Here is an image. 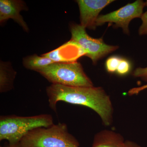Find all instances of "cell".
<instances>
[{
	"label": "cell",
	"mask_w": 147,
	"mask_h": 147,
	"mask_svg": "<svg viewBox=\"0 0 147 147\" xmlns=\"http://www.w3.org/2000/svg\"><path fill=\"white\" fill-rule=\"evenodd\" d=\"M16 74L10 64L1 62L0 65V92L9 91L13 88V82Z\"/></svg>",
	"instance_id": "10"
},
{
	"label": "cell",
	"mask_w": 147,
	"mask_h": 147,
	"mask_svg": "<svg viewBox=\"0 0 147 147\" xmlns=\"http://www.w3.org/2000/svg\"><path fill=\"white\" fill-rule=\"evenodd\" d=\"M113 0H78L81 25L85 28L95 30L99 13L114 2Z\"/></svg>",
	"instance_id": "7"
},
{
	"label": "cell",
	"mask_w": 147,
	"mask_h": 147,
	"mask_svg": "<svg viewBox=\"0 0 147 147\" xmlns=\"http://www.w3.org/2000/svg\"><path fill=\"white\" fill-rule=\"evenodd\" d=\"M26 3L20 0L0 1V22L2 24L8 19H12L25 31H29L28 25L20 14L22 10H28Z\"/></svg>",
	"instance_id": "8"
},
{
	"label": "cell",
	"mask_w": 147,
	"mask_h": 147,
	"mask_svg": "<svg viewBox=\"0 0 147 147\" xmlns=\"http://www.w3.org/2000/svg\"><path fill=\"white\" fill-rule=\"evenodd\" d=\"M123 147H142L136 142L130 140H125Z\"/></svg>",
	"instance_id": "16"
},
{
	"label": "cell",
	"mask_w": 147,
	"mask_h": 147,
	"mask_svg": "<svg viewBox=\"0 0 147 147\" xmlns=\"http://www.w3.org/2000/svg\"><path fill=\"white\" fill-rule=\"evenodd\" d=\"M142 24L139 27L138 33L140 36L147 35V11L142 14Z\"/></svg>",
	"instance_id": "15"
},
{
	"label": "cell",
	"mask_w": 147,
	"mask_h": 147,
	"mask_svg": "<svg viewBox=\"0 0 147 147\" xmlns=\"http://www.w3.org/2000/svg\"><path fill=\"white\" fill-rule=\"evenodd\" d=\"M52 84L72 87H93V83L80 63L55 62L36 71Z\"/></svg>",
	"instance_id": "4"
},
{
	"label": "cell",
	"mask_w": 147,
	"mask_h": 147,
	"mask_svg": "<svg viewBox=\"0 0 147 147\" xmlns=\"http://www.w3.org/2000/svg\"><path fill=\"white\" fill-rule=\"evenodd\" d=\"M146 3L142 0L127 4L117 10L99 15L96 21V26H100L105 23L113 24L114 27L121 28L125 34L129 35V23L134 18H141Z\"/></svg>",
	"instance_id": "6"
},
{
	"label": "cell",
	"mask_w": 147,
	"mask_h": 147,
	"mask_svg": "<svg viewBox=\"0 0 147 147\" xmlns=\"http://www.w3.org/2000/svg\"><path fill=\"white\" fill-rule=\"evenodd\" d=\"M125 141L118 132L103 129L95 134L92 147H123Z\"/></svg>",
	"instance_id": "9"
},
{
	"label": "cell",
	"mask_w": 147,
	"mask_h": 147,
	"mask_svg": "<svg viewBox=\"0 0 147 147\" xmlns=\"http://www.w3.org/2000/svg\"><path fill=\"white\" fill-rule=\"evenodd\" d=\"M54 63L55 62L50 58L42 56L39 57L36 54L26 57L23 60V64L25 67L35 71L45 68Z\"/></svg>",
	"instance_id": "11"
},
{
	"label": "cell",
	"mask_w": 147,
	"mask_h": 147,
	"mask_svg": "<svg viewBox=\"0 0 147 147\" xmlns=\"http://www.w3.org/2000/svg\"><path fill=\"white\" fill-rule=\"evenodd\" d=\"M131 69V63L129 61L126 59L121 58L116 73L119 76H125L129 73Z\"/></svg>",
	"instance_id": "14"
},
{
	"label": "cell",
	"mask_w": 147,
	"mask_h": 147,
	"mask_svg": "<svg viewBox=\"0 0 147 147\" xmlns=\"http://www.w3.org/2000/svg\"><path fill=\"white\" fill-rule=\"evenodd\" d=\"M54 123L50 114L21 117L12 115L0 117V141L7 140L10 144H20L29 132L38 127H48Z\"/></svg>",
	"instance_id": "2"
},
{
	"label": "cell",
	"mask_w": 147,
	"mask_h": 147,
	"mask_svg": "<svg viewBox=\"0 0 147 147\" xmlns=\"http://www.w3.org/2000/svg\"><path fill=\"white\" fill-rule=\"evenodd\" d=\"M132 75L135 78H139L147 83V67H139L133 71ZM147 89V84L142 86L134 88L129 90L128 92L129 96L137 95L142 91Z\"/></svg>",
	"instance_id": "12"
},
{
	"label": "cell",
	"mask_w": 147,
	"mask_h": 147,
	"mask_svg": "<svg viewBox=\"0 0 147 147\" xmlns=\"http://www.w3.org/2000/svg\"><path fill=\"white\" fill-rule=\"evenodd\" d=\"M121 59L120 57L115 56H111L108 58L105 64L107 71L110 73L116 72Z\"/></svg>",
	"instance_id": "13"
},
{
	"label": "cell",
	"mask_w": 147,
	"mask_h": 147,
	"mask_svg": "<svg viewBox=\"0 0 147 147\" xmlns=\"http://www.w3.org/2000/svg\"><path fill=\"white\" fill-rule=\"evenodd\" d=\"M70 32L71 41L76 42L83 49L85 55L91 59L93 64L119 48L118 46L106 44L102 38L90 36L86 28L81 24H71Z\"/></svg>",
	"instance_id": "5"
},
{
	"label": "cell",
	"mask_w": 147,
	"mask_h": 147,
	"mask_svg": "<svg viewBox=\"0 0 147 147\" xmlns=\"http://www.w3.org/2000/svg\"><path fill=\"white\" fill-rule=\"evenodd\" d=\"M20 145L21 147H80L79 141L63 123L33 129L22 139Z\"/></svg>",
	"instance_id": "3"
},
{
	"label": "cell",
	"mask_w": 147,
	"mask_h": 147,
	"mask_svg": "<svg viewBox=\"0 0 147 147\" xmlns=\"http://www.w3.org/2000/svg\"><path fill=\"white\" fill-rule=\"evenodd\" d=\"M145 3H146V6L147 7V0L146 2H145Z\"/></svg>",
	"instance_id": "18"
},
{
	"label": "cell",
	"mask_w": 147,
	"mask_h": 147,
	"mask_svg": "<svg viewBox=\"0 0 147 147\" xmlns=\"http://www.w3.org/2000/svg\"><path fill=\"white\" fill-rule=\"evenodd\" d=\"M49 106L57 112L59 101L83 105L94 110L103 125L110 126L113 122L114 107L110 96L101 87H72L52 84L46 89Z\"/></svg>",
	"instance_id": "1"
},
{
	"label": "cell",
	"mask_w": 147,
	"mask_h": 147,
	"mask_svg": "<svg viewBox=\"0 0 147 147\" xmlns=\"http://www.w3.org/2000/svg\"><path fill=\"white\" fill-rule=\"evenodd\" d=\"M0 147H21L20 144H8V145H5L4 146H1Z\"/></svg>",
	"instance_id": "17"
}]
</instances>
